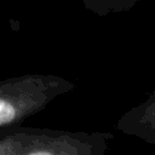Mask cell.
Returning a JSON list of instances; mask_svg holds the SVG:
<instances>
[{"label":"cell","mask_w":155,"mask_h":155,"mask_svg":"<svg viewBox=\"0 0 155 155\" xmlns=\"http://www.w3.org/2000/svg\"><path fill=\"white\" fill-rule=\"evenodd\" d=\"M76 85L53 74H24L0 81V128L21 125Z\"/></svg>","instance_id":"1"},{"label":"cell","mask_w":155,"mask_h":155,"mask_svg":"<svg viewBox=\"0 0 155 155\" xmlns=\"http://www.w3.org/2000/svg\"><path fill=\"white\" fill-rule=\"evenodd\" d=\"M19 142L21 155H97L104 149V134L52 128L11 126L0 128Z\"/></svg>","instance_id":"2"}]
</instances>
